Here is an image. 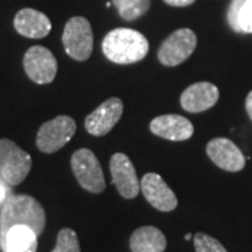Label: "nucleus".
<instances>
[{"label": "nucleus", "mask_w": 252, "mask_h": 252, "mask_svg": "<svg viewBox=\"0 0 252 252\" xmlns=\"http://www.w3.org/2000/svg\"><path fill=\"white\" fill-rule=\"evenodd\" d=\"M45 210L36 199L30 195H13L0 212V244L14 225H27L39 237L45 228Z\"/></svg>", "instance_id": "nucleus-1"}, {"label": "nucleus", "mask_w": 252, "mask_h": 252, "mask_svg": "<svg viewBox=\"0 0 252 252\" xmlns=\"http://www.w3.org/2000/svg\"><path fill=\"white\" fill-rule=\"evenodd\" d=\"M102 52L111 62L130 64L140 62L149 54L147 38L130 28H115L102 41Z\"/></svg>", "instance_id": "nucleus-2"}, {"label": "nucleus", "mask_w": 252, "mask_h": 252, "mask_svg": "<svg viewBox=\"0 0 252 252\" xmlns=\"http://www.w3.org/2000/svg\"><path fill=\"white\" fill-rule=\"evenodd\" d=\"M32 167L31 156L9 139H0V177L16 187L27 178Z\"/></svg>", "instance_id": "nucleus-3"}, {"label": "nucleus", "mask_w": 252, "mask_h": 252, "mask_svg": "<svg viewBox=\"0 0 252 252\" xmlns=\"http://www.w3.org/2000/svg\"><path fill=\"white\" fill-rule=\"evenodd\" d=\"M62 42L66 54L77 62L87 61L93 54L94 36L89 20L80 16L72 17L64 26Z\"/></svg>", "instance_id": "nucleus-4"}, {"label": "nucleus", "mask_w": 252, "mask_h": 252, "mask_svg": "<svg viewBox=\"0 0 252 252\" xmlns=\"http://www.w3.org/2000/svg\"><path fill=\"white\" fill-rule=\"evenodd\" d=\"M72 171L81 188L91 193H101L105 189V178L98 158L90 149H79L72 156Z\"/></svg>", "instance_id": "nucleus-5"}, {"label": "nucleus", "mask_w": 252, "mask_h": 252, "mask_svg": "<svg viewBox=\"0 0 252 252\" xmlns=\"http://www.w3.org/2000/svg\"><path fill=\"white\" fill-rule=\"evenodd\" d=\"M76 133V122L69 115H59L41 125L36 133V147L42 153L59 152Z\"/></svg>", "instance_id": "nucleus-6"}, {"label": "nucleus", "mask_w": 252, "mask_h": 252, "mask_svg": "<svg viewBox=\"0 0 252 252\" xmlns=\"http://www.w3.org/2000/svg\"><path fill=\"white\" fill-rule=\"evenodd\" d=\"M196 35L189 28H181L174 31L161 46L158 48V61L164 66H178L193 54L196 48Z\"/></svg>", "instance_id": "nucleus-7"}, {"label": "nucleus", "mask_w": 252, "mask_h": 252, "mask_svg": "<svg viewBox=\"0 0 252 252\" xmlns=\"http://www.w3.org/2000/svg\"><path fill=\"white\" fill-rule=\"evenodd\" d=\"M23 66L28 77L36 84L52 83L58 73V62L45 46H31L24 55Z\"/></svg>", "instance_id": "nucleus-8"}, {"label": "nucleus", "mask_w": 252, "mask_h": 252, "mask_svg": "<svg viewBox=\"0 0 252 252\" xmlns=\"http://www.w3.org/2000/svg\"><path fill=\"white\" fill-rule=\"evenodd\" d=\"M109 170L112 182L122 198L135 199L140 192V182L137 180L133 162L124 153H115L111 157Z\"/></svg>", "instance_id": "nucleus-9"}, {"label": "nucleus", "mask_w": 252, "mask_h": 252, "mask_svg": "<svg viewBox=\"0 0 252 252\" xmlns=\"http://www.w3.org/2000/svg\"><path fill=\"white\" fill-rule=\"evenodd\" d=\"M124 114L122 99L112 97L104 101L97 109H94L90 115L86 118V130L93 136H105L111 132V129L117 125Z\"/></svg>", "instance_id": "nucleus-10"}, {"label": "nucleus", "mask_w": 252, "mask_h": 252, "mask_svg": "<svg viewBox=\"0 0 252 252\" xmlns=\"http://www.w3.org/2000/svg\"><path fill=\"white\" fill-rule=\"evenodd\" d=\"M140 190L146 200L160 212H172L178 206V199L167 182L156 172H147L140 181Z\"/></svg>", "instance_id": "nucleus-11"}, {"label": "nucleus", "mask_w": 252, "mask_h": 252, "mask_svg": "<svg viewBox=\"0 0 252 252\" xmlns=\"http://www.w3.org/2000/svg\"><path fill=\"white\" fill-rule=\"evenodd\" d=\"M207 157L219 168L228 172L241 171L245 167V157L230 139L216 137L206 146Z\"/></svg>", "instance_id": "nucleus-12"}, {"label": "nucleus", "mask_w": 252, "mask_h": 252, "mask_svg": "<svg viewBox=\"0 0 252 252\" xmlns=\"http://www.w3.org/2000/svg\"><path fill=\"white\" fill-rule=\"evenodd\" d=\"M219 95L220 93L215 84L207 83V81L195 83L189 86L188 89L181 94V107L187 112L199 114L215 107Z\"/></svg>", "instance_id": "nucleus-13"}, {"label": "nucleus", "mask_w": 252, "mask_h": 252, "mask_svg": "<svg viewBox=\"0 0 252 252\" xmlns=\"http://www.w3.org/2000/svg\"><path fill=\"white\" fill-rule=\"evenodd\" d=\"M152 133L171 142H184L193 135V125L188 118L175 114L156 117L150 122Z\"/></svg>", "instance_id": "nucleus-14"}, {"label": "nucleus", "mask_w": 252, "mask_h": 252, "mask_svg": "<svg viewBox=\"0 0 252 252\" xmlns=\"http://www.w3.org/2000/svg\"><path fill=\"white\" fill-rule=\"evenodd\" d=\"M14 28L20 35L39 39L51 32L52 24L44 13L34 9H23L14 17Z\"/></svg>", "instance_id": "nucleus-15"}, {"label": "nucleus", "mask_w": 252, "mask_h": 252, "mask_svg": "<svg viewBox=\"0 0 252 252\" xmlns=\"http://www.w3.org/2000/svg\"><path fill=\"white\" fill-rule=\"evenodd\" d=\"M129 247L132 252H164L167 248V238L157 227L144 225L130 235Z\"/></svg>", "instance_id": "nucleus-16"}, {"label": "nucleus", "mask_w": 252, "mask_h": 252, "mask_svg": "<svg viewBox=\"0 0 252 252\" xmlns=\"http://www.w3.org/2000/svg\"><path fill=\"white\" fill-rule=\"evenodd\" d=\"M0 247L3 252H36L38 235L27 225H14L10 228Z\"/></svg>", "instance_id": "nucleus-17"}, {"label": "nucleus", "mask_w": 252, "mask_h": 252, "mask_svg": "<svg viewBox=\"0 0 252 252\" xmlns=\"http://www.w3.org/2000/svg\"><path fill=\"white\" fill-rule=\"evenodd\" d=\"M119 16L125 21H133L142 17L150 9V0H112Z\"/></svg>", "instance_id": "nucleus-18"}, {"label": "nucleus", "mask_w": 252, "mask_h": 252, "mask_svg": "<svg viewBox=\"0 0 252 252\" xmlns=\"http://www.w3.org/2000/svg\"><path fill=\"white\" fill-rule=\"evenodd\" d=\"M52 252H80L79 238L72 228H62L59 231L56 245Z\"/></svg>", "instance_id": "nucleus-19"}, {"label": "nucleus", "mask_w": 252, "mask_h": 252, "mask_svg": "<svg viewBox=\"0 0 252 252\" xmlns=\"http://www.w3.org/2000/svg\"><path fill=\"white\" fill-rule=\"evenodd\" d=\"M193 244L196 252H227L220 241L205 233H196L193 235Z\"/></svg>", "instance_id": "nucleus-20"}, {"label": "nucleus", "mask_w": 252, "mask_h": 252, "mask_svg": "<svg viewBox=\"0 0 252 252\" xmlns=\"http://www.w3.org/2000/svg\"><path fill=\"white\" fill-rule=\"evenodd\" d=\"M238 26L241 32H252V0H245L238 16Z\"/></svg>", "instance_id": "nucleus-21"}, {"label": "nucleus", "mask_w": 252, "mask_h": 252, "mask_svg": "<svg viewBox=\"0 0 252 252\" xmlns=\"http://www.w3.org/2000/svg\"><path fill=\"white\" fill-rule=\"evenodd\" d=\"M244 3H245V0H233L231 4H230L228 13H227L228 24L237 32H241L240 26H238V16H240V11H241V7H243Z\"/></svg>", "instance_id": "nucleus-22"}, {"label": "nucleus", "mask_w": 252, "mask_h": 252, "mask_svg": "<svg viewBox=\"0 0 252 252\" xmlns=\"http://www.w3.org/2000/svg\"><path fill=\"white\" fill-rule=\"evenodd\" d=\"M164 1L170 6H174V7H185V6L192 4L195 0H164Z\"/></svg>", "instance_id": "nucleus-23"}, {"label": "nucleus", "mask_w": 252, "mask_h": 252, "mask_svg": "<svg viewBox=\"0 0 252 252\" xmlns=\"http://www.w3.org/2000/svg\"><path fill=\"white\" fill-rule=\"evenodd\" d=\"M7 193H9V190L6 188V185L0 181V205H4L6 203V200H7Z\"/></svg>", "instance_id": "nucleus-24"}, {"label": "nucleus", "mask_w": 252, "mask_h": 252, "mask_svg": "<svg viewBox=\"0 0 252 252\" xmlns=\"http://www.w3.org/2000/svg\"><path fill=\"white\" fill-rule=\"evenodd\" d=\"M245 109H247V112H248V115H250L252 121V91L247 95V99H245Z\"/></svg>", "instance_id": "nucleus-25"}, {"label": "nucleus", "mask_w": 252, "mask_h": 252, "mask_svg": "<svg viewBox=\"0 0 252 252\" xmlns=\"http://www.w3.org/2000/svg\"><path fill=\"white\" fill-rule=\"evenodd\" d=\"M190 238H192V235H190V234L185 235V240H190Z\"/></svg>", "instance_id": "nucleus-26"}]
</instances>
